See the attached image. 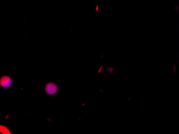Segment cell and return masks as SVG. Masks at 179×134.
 I'll list each match as a JSON object with an SVG mask.
<instances>
[{"instance_id": "1", "label": "cell", "mask_w": 179, "mask_h": 134, "mask_svg": "<svg viewBox=\"0 0 179 134\" xmlns=\"http://www.w3.org/2000/svg\"><path fill=\"white\" fill-rule=\"evenodd\" d=\"M45 90L47 94L53 95L57 92L58 87L53 83H49L46 85Z\"/></svg>"}, {"instance_id": "2", "label": "cell", "mask_w": 179, "mask_h": 134, "mask_svg": "<svg viewBox=\"0 0 179 134\" xmlns=\"http://www.w3.org/2000/svg\"><path fill=\"white\" fill-rule=\"evenodd\" d=\"M12 80L11 78L7 76H2L0 78V85L4 88H8L11 86Z\"/></svg>"}, {"instance_id": "3", "label": "cell", "mask_w": 179, "mask_h": 134, "mask_svg": "<svg viewBox=\"0 0 179 134\" xmlns=\"http://www.w3.org/2000/svg\"><path fill=\"white\" fill-rule=\"evenodd\" d=\"M0 133L2 134H11L10 131L4 126H0Z\"/></svg>"}]
</instances>
